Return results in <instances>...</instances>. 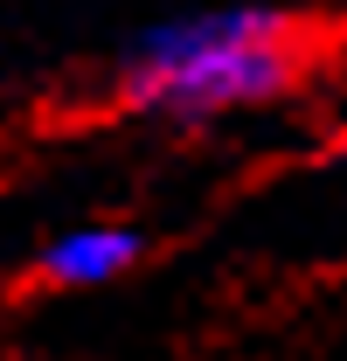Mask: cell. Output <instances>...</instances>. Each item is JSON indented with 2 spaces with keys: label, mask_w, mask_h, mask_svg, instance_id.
Listing matches in <instances>:
<instances>
[{
  "label": "cell",
  "mask_w": 347,
  "mask_h": 361,
  "mask_svg": "<svg viewBox=\"0 0 347 361\" xmlns=\"http://www.w3.org/2000/svg\"><path fill=\"white\" fill-rule=\"evenodd\" d=\"M305 63L312 42L292 14L222 0L139 28L111 70V90L132 118L153 126H222L278 104L305 77Z\"/></svg>",
  "instance_id": "6da1fadb"
},
{
  "label": "cell",
  "mask_w": 347,
  "mask_h": 361,
  "mask_svg": "<svg viewBox=\"0 0 347 361\" xmlns=\"http://www.w3.org/2000/svg\"><path fill=\"white\" fill-rule=\"evenodd\" d=\"M153 236L132 216H77L35 243V285L49 292H111L146 264Z\"/></svg>",
  "instance_id": "7a4b0ae2"
}]
</instances>
